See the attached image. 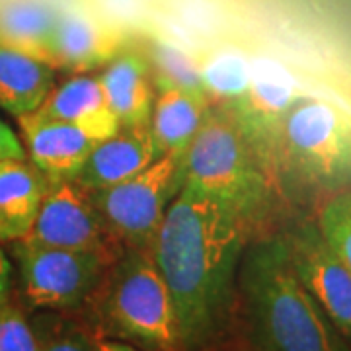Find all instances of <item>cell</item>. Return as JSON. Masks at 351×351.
<instances>
[{
    "mask_svg": "<svg viewBox=\"0 0 351 351\" xmlns=\"http://www.w3.org/2000/svg\"><path fill=\"white\" fill-rule=\"evenodd\" d=\"M8 158H25V149L12 127L0 119V162Z\"/></svg>",
    "mask_w": 351,
    "mask_h": 351,
    "instance_id": "obj_25",
    "label": "cell"
},
{
    "mask_svg": "<svg viewBox=\"0 0 351 351\" xmlns=\"http://www.w3.org/2000/svg\"><path fill=\"white\" fill-rule=\"evenodd\" d=\"M41 351H98V336L73 320H64L61 313H47L34 322Z\"/></svg>",
    "mask_w": 351,
    "mask_h": 351,
    "instance_id": "obj_22",
    "label": "cell"
},
{
    "mask_svg": "<svg viewBox=\"0 0 351 351\" xmlns=\"http://www.w3.org/2000/svg\"><path fill=\"white\" fill-rule=\"evenodd\" d=\"M119 252L66 250L24 240L14 242L24 306L45 313H73L86 306Z\"/></svg>",
    "mask_w": 351,
    "mask_h": 351,
    "instance_id": "obj_6",
    "label": "cell"
},
{
    "mask_svg": "<svg viewBox=\"0 0 351 351\" xmlns=\"http://www.w3.org/2000/svg\"><path fill=\"white\" fill-rule=\"evenodd\" d=\"M0 351H41L36 328L12 297L0 304Z\"/></svg>",
    "mask_w": 351,
    "mask_h": 351,
    "instance_id": "obj_24",
    "label": "cell"
},
{
    "mask_svg": "<svg viewBox=\"0 0 351 351\" xmlns=\"http://www.w3.org/2000/svg\"><path fill=\"white\" fill-rule=\"evenodd\" d=\"M304 98L297 80L283 64L265 57H250V82L230 110L242 135L265 172L276 182L281 168V133L289 110Z\"/></svg>",
    "mask_w": 351,
    "mask_h": 351,
    "instance_id": "obj_8",
    "label": "cell"
},
{
    "mask_svg": "<svg viewBox=\"0 0 351 351\" xmlns=\"http://www.w3.org/2000/svg\"><path fill=\"white\" fill-rule=\"evenodd\" d=\"M59 12L47 0H4L0 4V45L51 64Z\"/></svg>",
    "mask_w": 351,
    "mask_h": 351,
    "instance_id": "obj_17",
    "label": "cell"
},
{
    "mask_svg": "<svg viewBox=\"0 0 351 351\" xmlns=\"http://www.w3.org/2000/svg\"><path fill=\"white\" fill-rule=\"evenodd\" d=\"M39 113L66 121L94 141L112 137L119 121L108 106L100 78L94 75H71L63 84L53 86Z\"/></svg>",
    "mask_w": 351,
    "mask_h": 351,
    "instance_id": "obj_16",
    "label": "cell"
},
{
    "mask_svg": "<svg viewBox=\"0 0 351 351\" xmlns=\"http://www.w3.org/2000/svg\"><path fill=\"white\" fill-rule=\"evenodd\" d=\"M147 59L151 64L152 80H154L156 90L158 88H182L186 92L203 94L197 59H193L186 51L158 39L152 43Z\"/></svg>",
    "mask_w": 351,
    "mask_h": 351,
    "instance_id": "obj_21",
    "label": "cell"
},
{
    "mask_svg": "<svg viewBox=\"0 0 351 351\" xmlns=\"http://www.w3.org/2000/svg\"><path fill=\"white\" fill-rule=\"evenodd\" d=\"M12 297V263L0 248V304Z\"/></svg>",
    "mask_w": 351,
    "mask_h": 351,
    "instance_id": "obj_26",
    "label": "cell"
},
{
    "mask_svg": "<svg viewBox=\"0 0 351 351\" xmlns=\"http://www.w3.org/2000/svg\"><path fill=\"white\" fill-rule=\"evenodd\" d=\"M25 156L49 178L51 184L75 180L98 141L78 127L36 112L18 115Z\"/></svg>",
    "mask_w": 351,
    "mask_h": 351,
    "instance_id": "obj_11",
    "label": "cell"
},
{
    "mask_svg": "<svg viewBox=\"0 0 351 351\" xmlns=\"http://www.w3.org/2000/svg\"><path fill=\"white\" fill-rule=\"evenodd\" d=\"M55 86V69L0 45V108L12 115L36 112Z\"/></svg>",
    "mask_w": 351,
    "mask_h": 351,
    "instance_id": "obj_19",
    "label": "cell"
},
{
    "mask_svg": "<svg viewBox=\"0 0 351 351\" xmlns=\"http://www.w3.org/2000/svg\"><path fill=\"white\" fill-rule=\"evenodd\" d=\"M186 152H164L125 182L92 191L110 232L123 248H152L164 215L186 184Z\"/></svg>",
    "mask_w": 351,
    "mask_h": 351,
    "instance_id": "obj_7",
    "label": "cell"
},
{
    "mask_svg": "<svg viewBox=\"0 0 351 351\" xmlns=\"http://www.w3.org/2000/svg\"><path fill=\"white\" fill-rule=\"evenodd\" d=\"M94 332L141 351H184L172 295L152 248H123L88 301Z\"/></svg>",
    "mask_w": 351,
    "mask_h": 351,
    "instance_id": "obj_3",
    "label": "cell"
},
{
    "mask_svg": "<svg viewBox=\"0 0 351 351\" xmlns=\"http://www.w3.org/2000/svg\"><path fill=\"white\" fill-rule=\"evenodd\" d=\"M254 234L248 219L189 182L170 203L152 258L172 295L184 351H207L225 336L240 260Z\"/></svg>",
    "mask_w": 351,
    "mask_h": 351,
    "instance_id": "obj_1",
    "label": "cell"
},
{
    "mask_svg": "<svg viewBox=\"0 0 351 351\" xmlns=\"http://www.w3.org/2000/svg\"><path fill=\"white\" fill-rule=\"evenodd\" d=\"M125 36L119 27L82 10L59 12L53 34L51 66L69 75H84L106 66L123 49Z\"/></svg>",
    "mask_w": 351,
    "mask_h": 351,
    "instance_id": "obj_12",
    "label": "cell"
},
{
    "mask_svg": "<svg viewBox=\"0 0 351 351\" xmlns=\"http://www.w3.org/2000/svg\"><path fill=\"white\" fill-rule=\"evenodd\" d=\"M324 191L351 188V121L328 101L301 98L281 133V168Z\"/></svg>",
    "mask_w": 351,
    "mask_h": 351,
    "instance_id": "obj_5",
    "label": "cell"
},
{
    "mask_svg": "<svg viewBox=\"0 0 351 351\" xmlns=\"http://www.w3.org/2000/svg\"><path fill=\"white\" fill-rule=\"evenodd\" d=\"M24 242L66 250L119 252L92 191L76 180L51 184Z\"/></svg>",
    "mask_w": 351,
    "mask_h": 351,
    "instance_id": "obj_9",
    "label": "cell"
},
{
    "mask_svg": "<svg viewBox=\"0 0 351 351\" xmlns=\"http://www.w3.org/2000/svg\"><path fill=\"white\" fill-rule=\"evenodd\" d=\"M316 223L332 250L351 271V191H339L330 197Z\"/></svg>",
    "mask_w": 351,
    "mask_h": 351,
    "instance_id": "obj_23",
    "label": "cell"
},
{
    "mask_svg": "<svg viewBox=\"0 0 351 351\" xmlns=\"http://www.w3.org/2000/svg\"><path fill=\"white\" fill-rule=\"evenodd\" d=\"M237 301L256 351H351L295 274L281 232L252 237L246 244Z\"/></svg>",
    "mask_w": 351,
    "mask_h": 351,
    "instance_id": "obj_2",
    "label": "cell"
},
{
    "mask_svg": "<svg viewBox=\"0 0 351 351\" xmlns=\"http://www.w3.org/2000/svg\"><path fill=\"white\" fill-rule=\"evenodd\" d=\"M98 351H141L133 346H129L125 341H119V339L112 338H101L98 336Z\"/></svg>",
    "mask_w": 351,
    "mask_h": 351,
    "instance_id": "obj_27",
    "label": "cell"
},
{
    "mask_svg": "<svg viewBox=\"0 0 351 351\" xmlns=\"http://www.w3.org/2000/svg\"><path fill=\"white\" fill-rule=\"evenodd\" d=\"M98 78L119 125L137 127L151 123L156 86L147 55L121 49L106 64Z\"/></svg>",
    "mask_w": 351,
    "mask_h": 351,
    "instance_id": "obj_14",
    "label": "cell"
},
{
    "mask_svg": "<svg viewBox=\"0 0 351 351\" xmlns=\"http://www.w3.org/2000/svg\"><path fill=\"white\" fill-rule=\"evenodd\" d=\"M51 182L27 156L0 162V244L24 240Z\"/></svg>",
    "mask_w": 351,
    "mask_h": 351,
    "instance_id": "obj_15",
    "label": "cell"
},
{
    "mask_svg": "<svg viewBox=\"0 0 351 351\" xmlns=\"http://www.w3.org/2000/svg\"><path fill=\"white\" fill-rule=\"evenodd\" d=\"M209 110L211 104L203 94L182 88H158L151 115V133L158 154L188 151Z\"/></svg>",
    "mask_w": 351,
    "mask_h": 351,
    "instance_id": "obj_18",
    "label": "cell"
},
{
    "mask_svg": "<svg viewBox=\"0 0 351 351\" xmlns=\"http://www.w3.org/2000/svg\"><path fill=\"white\" fill-rule=\"evenodd\" d=\"M186 182L223 201L256 226L269 211L274 180L242 135L230 110L213 108L186 152Z\"/></svg>",
    "mask_w": 351,
    "mask_h": 351,
    "instance_id": "obj_4",
    "label": "cell"
},
{
    "mask_svg": "<svg viewBox=\"0 0 351 351\" xmlns=\"http://www.w3.org/2000/svg\"><path fill=\"white\" fill-rule=\"evenodd\" d=\"M281 234L297 277L351 341V271L332 250L316 221H299Z\"/></svg>",
    "mask_w": 351,
    "mask_h": 351,
    "instance_id": "obj_10",
    "label": "cell"
},
{
    "mask_svg": "<svg viewBox=\"0 0 351 351\" xmlns=\"http://www.w3.org/2000/svg\"><path fill=\"white\" fill-rule=\"evenodd\" d=\"M160 156L149 125L119 127L112 137L101 138L88 154L76 182L90 191L112 188L145 170Z\"/></svg>",
    "mask_w": 351,
    "mask_h": 351,
    "instance_id": "obj_13",
    "label": "cell"
},
{
    "mask_svg": "<svg viewBox=\"0 0 351 351\" xmlns=\"http://www.w3.org/2000/svg\"><path fill=\"white\" fill-rule=\"evenodd\" d=\"M197 66L203 94L213 108L234 106L250 82V57L239 49L207 51Z\"/></svg>",
    "mask_w": 351,
    "mask_h": 351,
    "instance_id": "obj_20",
    "label": "cell"
}]
</instances>
